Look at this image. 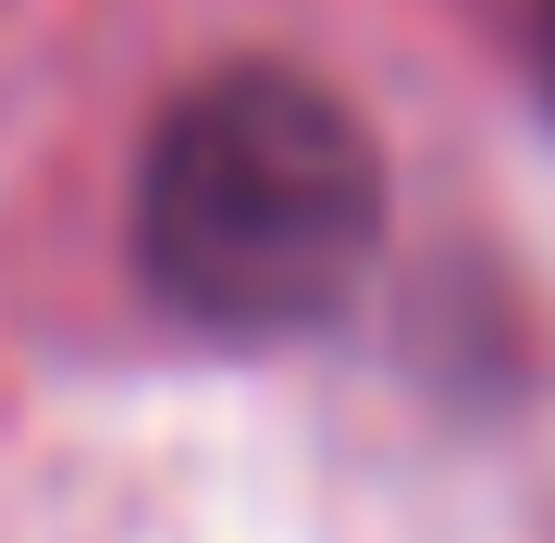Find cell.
Here are the masks:
<instances>
[{
	"mask_svg": "<svg viewBox=\"0 0 555 543\" xmlns=\"http://www.w3.org/2000/svg\"><path fill=\"white\" fill-rule=\"evenodd\" d=\"M383 260V148L297 62H210L137 148V284L210 346L334 334Z\"/></svg>",
	"mask_w": 555,
	"mask_h": 543,
	"instance_id": "cell-1",
	"label": "cell"
},
{
	"mask_svg": "<svg viewBox=\"0 0 555 543\" xmlns=\"http://www.w3.org/2000/svg\"><path fill=\"white\" fill-rule=\"evenodd\" d=\"M531 50H543V100H555V0H543V25H531Z\"/></svg>",
	"mask_w": 555,
	"mask_h": 543,
	"instance_id": "cell-2",
	"label": "cell"
}]
</instances>
